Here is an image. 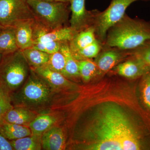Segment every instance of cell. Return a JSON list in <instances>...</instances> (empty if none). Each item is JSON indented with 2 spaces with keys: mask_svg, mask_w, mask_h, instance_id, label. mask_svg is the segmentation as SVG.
I'll return each mask as SVG.
<instances>
[{
  "mask_svg": "<svg viewBox=\"0 0 150 150\" xmlns=\"http://www.w3.org/2000/svg\"><path fill=\"white\" fill-rule=\"evenodd\" d=\"M74 138L76 149L138 150L142 136L129 113L121 105L106 102L91 112Z\"/></svg>",
  "mask_w": 150,
  "mask_h": 150,
  "instance_id": "1",
  "label": "cell"
},
{
  "mask_svg": "<svg viewBox=\"0 0 150 150\" xmlns=\"http://www.w3.org/2000/svg\"><path fill=\"white\" fill-rule=\"evenodd\" d=\"M107 46L121 50H135L150 44V21L133 19L126 14L110 28Z\"/></svg>",
  "mask_w": 150,
  "mask_h": 150,
  "instance_id": "2",
  "label": "cell"
},
{
  "mask_svg": "<svg viewBox=\"0 0 150 150\" xmlns=\"http://www.w3.org/2000/svg\"><path fill=\"white\" fill-rule=\"evenodd\" d=\"M58 93L31 69L23 85L11 93V100L13 106H22L38 113H44L51 107Z\"/></svg>",
  "mask_w": 150,
  "mask_h": 150,
  "instance_id": "3",
  "label": "cell"
},
{
  "mask_svg": "<svg viewBox=\"0 0 150 150\" xmlns=\"http://www.w3.org/2000/svg\"><path fill=\"white\" fill-rule=\"evenodd\" d=\"M38 24L47 31L65 27L68 21L69 3L45 0H26Z\"/></svg>",
  "mask_w": 150,
  "mask_h": 150,
  "instance_id": "4",
  "label": "cell"
},
{
  "mask_svg": "<svg viewBox=\"0 0 150 150\" xmlns=\"http://www.w3.org/2000/svg\"><path fill=\"white\" fill-rule=\"evenodd\" d=\"M30 70L21 50L4 55L0 63V83L12 93L23 85Z\"/></svg>",
  "mask_w": 150,
  "mask_h": 150,
  "instance_id": "5",
  "label": "cell"
},
{
  "mask_svg": "<svg viewBox=\"0 0 150 150\" xmlns=\"http://www.w3.org/2000/svg\"><path fill=\"white\" fill-rule=\"evenodd\" d=\"M139 1L150 0H112L108 8L96 18L94 27L99 38L105 39L109 30L122 19L127 8L132 3Z\"/></svg>",
  "mask_w": 150,
  "mask_h": 150,
  "instance_id": "6",
  "label": "cell"
},
{
  "mask_svg": "<svg viewBox=\"0 0 150 150\" xmlns=\"http://www.w3.org/2000/svg\"><path fill=\"white\" fill-rule=\"evenodd\" d=\"M34 19L26 0H0V25L4 27Z\"/></svg>",
  "mask_w": 150,
  "mask_h": 150,
  "instance_id": "7",
  "label": "cell"
},
{
  "mask_svg": "<svg viewBox=\"0 0 150 150\" xmlns=\"http://www.w3.org/2000/svg\"><path fill=\"white\" fill-rule=\"evenodd\" d=\"M78 33L70 26H65L47 31L40 27L35 21L33 28V43L50 41L69 42Z\"/></svg>",
  "mask_w": 150,
  "mask_h": 150,
  "instance_id": "8",
  "label": "cell"
},
{
  "mask_svg": "<svg viewBox=\"0 0 150 150\" xmlns=\"http://www.w3.org/2000/svg\"><path fill=\"white\" fill-rule=\"evenodd\" d=\"M71 16L70 27L79 33L88 27L91 14L86 10L85 0H70Z\"/></svg>",
  "mask_w": 150,
  "mask_h": 150,
  "instance_id": "9",
  "label": "cell"
},
{
  "mask_svg": "<svg viewBox=\"0 0 150 150\" xmlns=\"http://www.w3.org/2000/svg\"><path fill=\"white\" fill-rule=\"evenodd\" d=\"M32 70L44 79L58 92L77 88L75 83L70 81L61 73L50 69L46 65Z\"/></svg>",
  "mask_w": 150,
  "mask_h": 150,
  "instance_id": "10",
  "label": "cell"
},
{
  "mask_svg": "<svg viewBox=\"0 0 150 150\" xmlns=\"http://www.w3.org/2000/svg\"><path fill=\"white\" fill-rule=\"evenodd\" d=\"M41 142L43 150H64L67 142L63 126L56 124L45 131L41 136Z\"/></svg>",
  "mask_w": 150,
  "mask_h": 150,
  "instance_id": "11",
  "label": "cell"
},
{
  "mask_svg": "<svg viewBox=\"0 0 150 150\" xmlns=\"http://www.w3.org/2000/svg\"><path fill=\"white\" fill-rule=\"evenodd\" d=\"M115 69L120 76L134 79L149 73L150 66L136 56L134 60H129L118 65Z\"/></svg>",
  "mask_w": 150,
  "mask_h": 150,
  "instance_id": "12",
  "label": "cell"
},
{
  "mask_svg": "<svg viewBox=\"0 0 150 150\" xmlns=\"http://www.w3.org/2000/svg\"><path fill=\"white\" fill-rule=\"evenodd\" d=\"M34 23V19L21 22L14 26L17 45L19 50L23 51L33 46Z\"/></svg>",
  "mask_w": 150,
  "mask_h": 150,
  "instance_id": "13",
  "label": "cell"
},
{
  "mask_svg": "<svg viewBox=\"0 0 150 150\" xmlns=\"http://www.w3.org/2000/svg\"><path fill=\"white\" fill-rule=\"evenodd\" d=\"M39 113L22 106H13L6 114L4 122L28 126Z\"/></svg>",
  "mask_w": 150,
  "mask_h": 150,
  "instance_id": "14",
  "label": "cell"
},
{
  "mask_svg": "<svg viewBox=\"0 0 150 150\" xmlns=\"http://www.w3.org/2000/svg\"><path fill=\"white\" fill-rule=\"evenodd\" d=\"M59 123L57 115L51 112L39 113L30 124L32 135L41 136L54 125Z\"/></svg>",
  "mask_w": 150,
  "mask_h": 150,
  "instance_id": "15",
  "label": "cell"
},
{
  "mask_svg": "<svg viewBox=\"0 0 150 150\" xmlns=\"http://www.w3.org/2000/svg\"><path fill=\"white\" fill-rule=\"evenodd\" d=\"M60 51L64 56L66 61L65 68L62 74L68 79L81 78L78 61L73 56L69 42L62 43Z\"/></svg>",
  "mask_w": 150,
  "mask_h": 150,
  "instance_id": "16",
  "label": "cell"
},
{
  "mask_svg": "<svg viewBox=\"0 0 150 150\" xmlns=\"http://www.w3.org/2000/svg\"><path fill=\"white\" fill-rule=\"evenodd\" d=\"M18 50L14 27H3L0 30V53L4 56Z\"/></svg>",
  "mask_w": 150,
  "mask_h": 150,
  "instance_id": "17",
  "label": "cell"
},
{
  "mask_svg": "<svg viewBox=\"0 0 150 150\" xmlns=\"http://www.w3.org/2000/svg\"><path fill=\"white\" fill-rule=\"evenodd\" d=\"M95 33V29L93 26L87 28L78 33L69 42L72 53L77 52L93 43L96 40Z\"/></svg>",
  "mask_w": 150,
  "mask_h": 150,
  "instance_id": "18",
  "label": "cell"
},
{
  "mask_svg": "<svg viewBox=\"0 0 150 150\" xmlns=\"http://www.w3.org/2000/svg\"><path fill=\"white\" fill-rule=\"evenodd\" d=\"M0 133L9 141L32 135L31 130L28 126L4 121L0 124Z\"/></svg>",
  "mask_w": 150,
  "mask_h": 150,
  "instance_id": "19",
  "label": "cell"
},
{
  "mask_svg": "<svg viewBox=\"0 0 150 150\" xmlns=\"http://www.w3.org/2000/svg\"><path fill=\"white\" fill-rule=\"evenodd\" d=\"M123 53L117 50L104 51L98 56L96 66L100 71L107 72L117 64L123 57Z\"/></svg>",
  "mask_w": 150,
  "mask_h": 150,
  "instance_id": "20",
  "label": "cell"
},
{
  "mask_svg": "<svg viewBox=\"0 0 150 150\" xmlns=\"http://www.w3.org/2000/svg\"><path fill=\"white\" fill-rule=\"evenodd\" d=\"M22 51L31 69L45 66L49 61L50 54L37 49L30 48Z\"/></svg>",
  "mask_w": 150,
  "mask_h": 150,
  "instance_id": "21",
  "label": "cell"
},
{
  "mask_svg": "<svg viewBox=\"0 0 150 150\" xmlns=\"http://www.w3.org/2000/svg\"><path fill=\"white\" fill-rule=\"evenodd\" d=\"M14 150H42L41 136L32 135L10 141Z\"/></svg>",
  "mask_w": 150,
  "mask_h": 150,
  "instance_id": "22",
  "label": "cell"
},
{
  "mask_svg": "<svg viewBox=\"0 0 150 150\" xmlns=\"http://www.w3.org/2000/svg\"><path fill=\"white\" fill-rule=\"evenodd\" d=\"M100 49L101 44L96 39L88 46L72 54L76 61H80L96 57Z\"/></svg>",
  "mask_w": 150,
  "mask_h": 150,
  "instance_id": "23",
  "label": "cell"
},
{
  "mask_svg": "<svg viewBox=\"0 0 150 150\" xmlns=\"http://www.w3.org/2000/svg\"><path fill=\"white\" fill-rule=\"evenodd\" d=\"M11 95V93L0 83V124L4 122L6 113L13 107Z\"/></svg>",
  "mask_w": 150,
  "mask_h": 150,
  "instance_id": "24",
  "label": "cell"
},
{
  "mask_svg": "<svg viewBox=\"0 0 150 150\" xmlns=\"http://www.w3.org/2000/svg\"><path fill=\"white\" fill-rule=\"evenodd\" d=\"M81 78L85 82H88L96 72V64L88 59L78 61Z\"/></svg>",
  "mask_w": 150,
  "mask_h": 150,
  "instance_id": "25",
  "label": "cell"
},
{
  "mask_svg": "<svg viewBox=\"0 0 150 150\" xmlns=\"http://www.w3.org/2000/svg\"><path fill=\"white\" fill-rule=\"evenodd\" d=\"M65 56L59 50L50 55L49 61L46 65L51 70L62 74L65 67Z\"/></svg>",
  "mask_w": 150,
  "mask_h": 150,
  "instance_id": "26",
  "label": "cell"
},
{
  "mask_svg": "<svg viewBox=\"0 0 150 150\" xmlns=\"http://www.w3.org/2000/svg\"><path fill=\"white\" fill-rule=\"evenodd\" d=\"M63 42L58 41L35 42L33 43L32 48L51 54L58 52L60 50L61 44Z\"/></svg>",
  "mask_w": 150,
  "mask_h": 150,
  "instance_id": "27",
  "label": "cell"
},
{
  "mask_svg": "<svg viewBox=\"0 0 150 150\" xmlns=\"http://www.w3.org/2000/svg\"><path fill=\"white\" fill-rule=\"evenodd\" d=\"M143 84V100L146 106L150 109V73L146 74Z\"/></svg>",
  "mask_w": 150,
  "mask_h": 150,
  "instance_id": "28",
  "label": "cell"
},
{
  "mask_svg": "<svg viewBox=\"0 0 150 150\" xmlns=\"http://www.w3.org/2000/svg\"><path fill=\"white\" fill-rule=\"evenodd\" d=\"M136 56L150 66V44L134 50Z\"/></svg>",
  "mask_w": 150,
  "mask_h": 150,
  "instance_id": "29",
  "label": "cell"
},
{
  "mask_svg": "<svg viewBox=\"0 0 150 150\" xmlns=\"http://www.w3.org/2000/svg\"><path fill=\"white\" fill-rule=\"evenodd\" d=\"M0 150H14L9 140L0 133Z\"/></svg>",
  "mask_w": 150,
  "mask_h": 150,
  "instance_id": "30",
  "label": "cell"
},
{
  "mask_svg": "<svg viewBox=\"0 0 150 150\" xmlns=\"http://www.w3.org/2000/svg\"><path fill=\"white\" fill-rule=\"evenodd\" d=\"M48 1L61 2L69 3L70 0H45Z\"/></svg>",
  "mask_w": 150,
  "mask_h": 150,
  "instance_id": "31",
  "label": "cell"
},
{
  "mask_svg": "<svg viewBox=\"0 0 150 150\" xmlns=\"http://www.w3.org/2000/svg\"><path fill=\"white\" fill-rule=\"evenodd\" d=\"M3 55L1 53H0V63H1V61L2 59Z\"/></svg>",
  "mask_w": 150,
  "mask_h": 150,
  "instance_id": "32",
  "label": "cell"
},
{
  "mask_svg": "<svg viewBox=\"0 0 150 150\" xmlns=\"http://www.w3.org/2000/svg\"><path fill=\"white\" fill-rule=\"evenodd\" d=\"M3 27H4V26H2V25H0V30H1L3 28Z\"/></svg>",
  "mask_w": 150,
  "mask_h": 150,
  "instance_id": "33",
  "label": "cell"
}]
</instances>
